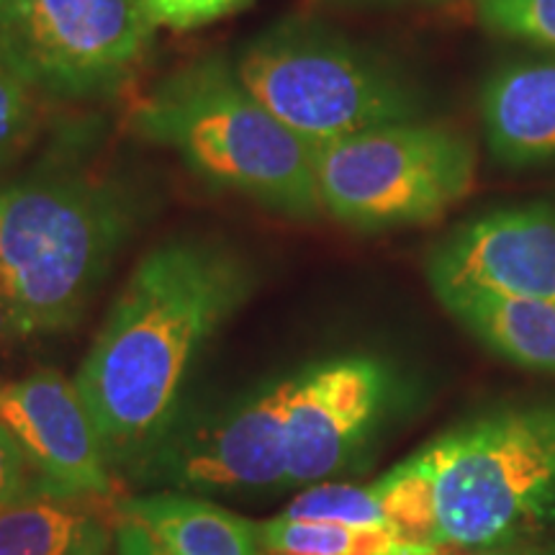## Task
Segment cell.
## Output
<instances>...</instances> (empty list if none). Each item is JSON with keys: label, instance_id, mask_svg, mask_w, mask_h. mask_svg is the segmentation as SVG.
<instances>
[{"label": "cell", "instance_id": "7a4b0ae2", "mask_svg": "<svg viewBox=\"0 0 555 555\" xmlns=\"http://www.w3.org/2000/svg\"><path fill=\"white\" fill-rule=\"evenodd\" d=\"M399 468L420 504L425 543L499 551L555 522V404L478 414Z\"/></svg>", "mask_w": 555, "mask_h": 555}, {"label": "cell", "instance_id": "ba28073f", "mask_svg": "<svg viewBox=\"0 0 555 555\" xmlns=\"http://www.w3.org/2000/svg\"><path fill=\"white\" fill-rule=\"evenodd\" d=\"M294 376L172 427L137 476L185 494H275L288 489L286 422ZM134 476V478H137Z\"/></svg>", "mask_w": 555, "mask_h": 555}, {"label": "cell", "instance_id": "484cf974", "mask_svg": "<svg viewBox=\"0 0 555 555\" xmlns=\"http://www.w3.org/2000/svg\"><path fill=\"white\" fill-rule=\"evenodd\" d=\"M13 3H16V0H0V13H3L5 9H11Z\"/></svg>", "mask_w": 555, "mask_h": 555}, {"label": "cell", "instance_id": "44dd1931", "mask_svg": "<svg viewBox=\"0 0 555 555\" xmlns=\"http://www.w3.org/2000/svg\"><path fill=\"white\" fill-rule=\"evenodd\" d=\"M31 478L34 470L29 461H26V455L21 453L18 442L13 440L9 429L0 425V512L24 494Z\"/></svg>", "mask_w": 555, "mask_h": 555}, {"label": "cell", "instance_id": "d6986e66", "mask_svg": "<svg viewBox=\"0 0 555 555\" xmlns=\"http://www.w3.org/2000/svg\"><path fill=\"white\" fill-rule=\"evenodd\" d=\"M39 124V90L0 54V168L16 159Z\"/></svg>", "mask_w": 555, "mask_h": 555}, {"label": "cell", "instance_id": "52a82bcc", "mask_svg": "<svg viewBox=\"0 0 555 555\" xmlns=\"http://www.w3.org/2000/svg\"><path fill=\"white\" fill-rule=\"evenodd\" d=\"M155 18L144 0H16L0 13V54L54 99H101L147 60Z\"/></svg>", "mask_w": 555, "mask_h": 555}, {"label": "cell", "instance_id": "8992f818", "mask_svg": "<svg viewBox=\"0 0 555 555\" xmlns=\"http://www.w3.org/2000/svg\"><path fill=\"white\" fill-rule=\"evenodd\" d=\"M314 150L324 211L358 232L433 224L474 189L476 147L425 119L397 121Z\"/></svg>", "mask_w": 555, "mask_h": 555}, {"label": "cell", "instance_id": "cb8c5ba5", "mask_svg": "<svg viewBox=\"0 0 555 555\" xmlns=\"http://www.w3.org/2000/svg\"><path fill=\"white\" fill-rule=\"evenodd\" d=\"M332 5H401V3H442V0H324Z\"/></svg>", "mask_w": 555, "mask_h": 555}, {"label": "cell", "instance_id": "30bf717a", "mask_svg": "<svg viewBox=\"0 0 555 555\" xmlns=\"http://www.w3.org/2000/svg\"><path fill=\"white\" fill-rule=\"evenodd\" d=\"M425 273L437 301L481 291L555 304V206H504L463 221L429 249Z\"/></svg>", "mask_w": 555, "mask_h": 555}, {"label": "cell", "instance_id": "3957f363", "mask_svg": "<svg viewBox=\"0 0 555 555\" xmlns=\"http://www.w3.org/2000/svg\"><path fill=\"white\" fill-rule=\"evenodd\" d=\"M131 129L176 152L214 189L291 219L324 214L314 150L255 99L224 54L196 57L165 75L137 103Z\"/></svg>", "mask_w": 555, "mask_h": 555}, {"label": "cell", "instance_id": "5bb4252c", "mask_svg": "<svg viewBox=\"0 0 555 555\" xmlns=\"http://www.w3.org/2000/svg\"><path fill=\"white\" fill-rule=\"evenodd\" d=\"M114 512L142 525L168 555H268L260 522L185 491L119 499Z\"/></svg>", "mask_w": 555, "mask_h": 555}, {"label": "cell", "instance_id": "9c48e42d", "mask_svg": "<svg viewBox=\"0 0 555 555\" xmlns=\"http://www.w3.org/2000/svg\"><path fill=\"white\" fill-rule=\"evenodd\" d=\"M393 388L391 367L373 356H339L294 373L288 489H309L350 468L378 433Z\"/></svg>", "mask_w": 555, "mask_h": 555}, {"label": "cell", "instance_id": "5b68a950", "mask_svg": "<svg viewBox=\"0 0 555 555\" xmlns=\"http://www.w3.org/2000/svg\"><path fill=\"white\" fill-rule=\"evenodd\" d=\"M240 78L309 147L422 119L427 99L401 69L311 18L278 21L234 60Z\"/></svg>", "mask_w": 555, "mask_h": 555}, {"label": "cell", "instance_id": "6da1fadb", "mask_svg": "<svg viewBox=\"0 0 555 555\" xmlns=\"http://www.w3.org/2000/svg\"><path fill=\"white\" fill-rule=\"evenodd\" d=\"M255 288V268L211 240H168L137 262L75 376L111 468L137 476L168 440L201 352Z\"/></svg>", "mask_w": 555, "mask_h": 555}, {"label": "cell", "instance_id": "7c38bea8", "mask_svg": "<svg viewBox=\"0 0 555 555\" xmlns=\"http://www.w3.org/2000/svg\"><path fill=\"white\" fill-rule=\"evenodd\" d=\"M478 108L489 152L506 168L555 163V57L496 67Z\"/></svg>", "mask_w": 555, "mask_h": 555}, {"label": "cell", "instance_id": "7402d4cb", "mask_svg": "<svg viewBox=\"0 0 555 555\" xmlns=\"http://www.w3.org/2000/svg\"><path fill=\"white\" fill-rule=\"evenodd\" d=\"M114 547L116 555H168L165 547L159 545L142 525H137L134 519H127L121 515H116Z\"/></svg>", "mask_w": 555, "mask_h": 555}, {"label": "cell", "instance_id": "8fae6325", "mask_svg": "<svg viewBox=\"0 0 555 555\" xmlns=\"http://www.w3.org/2000/svg\"><path fill=\"white\" fill-rule=\"evenodd\" d=\"M0 425L41 481L67 494L114 499V468L75 380L60 371L5 380L0 384Z\"/></svg>", "mask_w": 555, "mask_h": 555}, {"label": "cell", "instance_id": "9a60e30c", "mask_svg": "<svg viewBox=\"0 0 555 555\" xmlns=\"http://www.w3.org/2000/svg\"><path fill=\"white\" fill-rule=\"evenodd\" d=\"M440 307L506 363L555 376V304L476 291L440 298Z\"/></svg>", "mask_w": 555, "mask_h": 555}, {"label": "cell", "instance_id": "d4e9b609", "mask_svg": "<svg viewBox=\"0 0 555 555\" xmlns=\"http://www.w3.org/2000/svg\"><path fill=\"white\" fill-rule=\"evenodd\" d=\"M437 555H506V553H499V551H442Z\"/></svg>", "mask_w": 555, "mask_h": 555}, {"label": "cell", "instance_id": "603a6c76", "mask_svg": "<svg viewBox=\"0 0 555 555\" xmlns=\"http://www.w3.org/2000/svg\"><path fill=\"white\" fill-rule=\"evenodd\" d=\"M31 332L24 324V319L18 317V311L13 309L11 298L0 288V347H11L16 343L29 339Z\"/></svg>", "mask_w": 555, "mask_h": 555}, {"label": "cell", "instance_id": "2e32d148", "mask_svg": "<svg viewBox=\"0 0 555 555\" xmlns=\"http://www.w3.org/2000/svg\"><path fill=\"white\" fill-rule=\"evenodd\" d=\"M268 555H437L446 547L371 527L278 515L260 522Z\"/></svg>", "mask_w": 555, "mask_h": 555}, {"label": "cell", "instance_id": "4316f807", "mask_svg": "<svg viewBox=\"0 0 555 555\" xmlns=\"http://www.w3.org/2000/svg\"><path fill=\"white\" fill-rule=\"evenodd\" d=\"M540 555H555V543H553V545H547V547H545V551H543V553H540Z\"/></svg>", "mask_w": 555, "mask_h": 555}, {"label": "cell", "instance_id": "e0dca14e", "mask_svg": "<svg viewBox=\"0 0 555 555\" xmlns=\"http://www.w3.org/2000/svg\"><path fill=\"white\" fill-rule=\"evenodd\" d=\"M281 515L294 519H322L371 530L399 532L409 538L406 504L401 486L388 470L371 483H317L298 494Z\"/></svg>", "mask_w": 555, "mask_h": 555}, {"label": "cell", "instance_id": "ffe728a7", "mask_svg": "<svg viewBox=\"0 0 555 555\" xmlns=\"http://www.w3.org/2000/svg\"><path fill=\"white\" fill-rule=\"evenodd\" d=\"M253 0H144L157 26L170 31H193L232 16Z\"/></svg>", "mask_w": 555, "mask_h": 555}, {"label": "cell", "instance_id": "ac0fdd59", "mask_svg": "<svg viewBox=\"0 0 555 555\" xmlns=\"http://www.w3.org/2000/svg\"><path fill=\"white\" fill-rule=\"evenodd\" d=\"M489 34L555 50V0H474Z\"/></svg>", "mask_w": 555, "mask_h": 555}, {"label": "cell", "instance_id": "277c9868", "mask_svg": "<svg viewBox=\"0 0 555 555\" xmlns=\"http://www.w3.org/2000/svg\"><path fill=\"white\" fill-rule=\"evenodd\" d=\"M119 185L73 172L0 185V288L31 337L75 330L134 232Z\"/></svg>", "mask_w": 555, "mask_h": 555}, {"label": "cell", "instance_id": "4fadbf2b", "mask_svg": "<svg viewBox=\"0 0 555 555\" xmlns=\"http://www.w3.org/2000/svg\"><path fill=\"white\" fill-rule=\"evenodd\" d=\"M101 502L34 476L24 494L0 512V555H108L116 515L108 517Z\"/></svg>", "mask_w": 555, "mask_h": 555}]
</instances>
